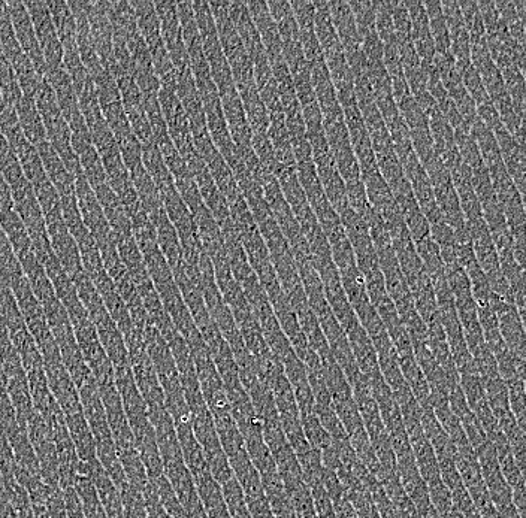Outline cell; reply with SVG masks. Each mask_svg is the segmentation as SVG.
<instances>
[{
    "label": "cell",
    "instance_id": "cell-18",
    "mask_svg": "<svg viewBox=\"0 0 526 518\" xmlns=\"http://www.w3.org/2000/svg\"><path fill=\"white\" fill-rule=\"evenodd\" d=\"M301 426L302 430H304L305 438H307L308 444H310L311 447L316 448L320 453L325 451L326 448L331 447V436L323 429L314 411L313 413L301 414Z\"/></svg>",
    "mask_w": 526,
    "mask_h": 518
},
{
    "label": "cell",
    "instance_id": "cell-4",
    "mask_svg": "<svg viewBox=\"0 0 526 518\" xmlns=\"http://www.w3.org/2000/svg\"><path fill=\"white\" fill-rule=\"evenodd\" d=\"M6 6H8L9 15H11L12 26H14L18 44L21 45L24 53L27 54L30 62L35 66L36 72L44 78V54H42L41 45H39L38 38H36L32 18H30L29 11H27L26 3L23 0H8Z\"/></svg>",
    "mask_w": 526,
    "mask_h": 518
},
{
    "label": "cell",
    "instance_id": "cell-6",
    "mask_svg": "<svg viewBox=\"0 0 526 518\" xmlns=\"http://www.w3.org/2000/svg\"><path fill=\"white\" fill-rule=\"evenodd\" d=\"M87 18H89L90 36H92L96 53L108 66L114 48L113 27L108 17V2L104 0L87 2Z\"/></svg>",
    "mask_w": 526,
    "mask_h": 518
},
{
    "label": "cell",
    "instance_id": "cell-10",
    "mask_svg": "<svg viewBox=\"0 0 526 518\" xmlns=\"http://www.w3.org/2000/svg\"><path fill=\"white\" fill-rule=\"evenodd\" d=\"M331 9L332 23H334L335 32L338 39L343 45L344 53L352 54L362 50V39L356 26L355 15L350 9L349 2L344 0H332L329 2Z\"/></svg>",
    "mask_w": 526,
    "mask_h": 518
},
{
    "label": "cell",
    "instance_id": "cell-12",
    "mask_svg": "<svg viewBox=\"0 0 526 518\" xmlns=\"http://www.w3.org/2000/svg\"><path fill=\"white\" fill-rule=\"evenodd\" d=\"M15 112H17L18 124L23 130L24 136L35 147L41 142L47 141L44 123H42L41 114H39L35 99L32 96H21L20 101L15 105Z\"/></svg>",
    "mask_w": 526,
    "mask_h": 518
},
{
    "label": "cell",
    "instance_id": "cell-20",
    "mask_svg": "<svg viewBox=\"0 0 526 518\" xmlns=\"http://www.w3.org/2000/svg\"><path fill=\"white\" fill-rule=\"evenodd\" d=\"M350 9L355 15L356 26H358L359 35H367V33L376 30V6L374 0H350Z\"/></svg>",
    "mask_w": 526,
    "mask_h": 518
},
{
    "label": "cell",
    "instance_id": "cell-13",
    "mask_svg": "<svg viewBox=\"0 0 526 518\" xmlns=\"http://www.w3.org/2000/svg\"><path fill=\"white\" fill-rule=\"evenodd\" d=\"M47 5L62 47L77 44V21H75L74 12L69 8L68 2L48 0Z\"/></svg>",
    "mask_w": 526,
    "mask_h": 518
},
{
    "label": "cell",
    "instance_id": "cell-5",
    "mask_svg": "<svg viewBox=\"0 0 526 518\" xmlns=\"http://www.w3.org/2000/svg\"><path fill=\"white\" fill-rule=\"evenodd\" d=\"M247 6H249V12L252 15L256 29H258L259 36H261L269 65L281 62V60H284L283 42H281L277 24H275L274 18L271 17V12H269L268 3L253 0V2H247Z\"/></svg>",
    "mask_w": 526,
    "mask_h": 518
},
{
    "label": "cell",
    "instance_id": "cell-14",
    "mask_svg": "<svg viewBox=\"0 0 526 518\" xmlns=\"http://www.w3.org/2000/svg\"><path fill=\"white\" fill-rule=\"evenodd\" d=\"M471 136L479 148L480 156H482L483 163L486 168L492 169L495 166L503 165V157H501L500 145H498L497 138L494 132L489 127H486L482 121L477 118L470 127Z\"/></svg>",
    "mask_w": 526,
    "mask_h": 518
},
{
    "label": "cell",
    "instance_id": "cell-11",
    "mask_svg": "<svg viewBox=\"0 0 526 518\" xmlns=\"http://www.w3.org/2000/svg\"><path fill=\"white\" fill-rule=\"evenodd\" d=\"M95 193L116 239L132 235L131 218H129L128 212H126L113 189L108 186V183L95 189Z\"/></svg>",
    "mask_w": 526,
    "mask_h": 518
},
{
    "label": "cell",
    "instance_id": "cell-8",
    "mask_svg": "<svg viewBox=\"0 0 526 518\" xmlns=\"http://www.w3.org/2000/svg\"><path fill=\"white\" fill-rule=\"evenodd\" d=\"M494 135L500 145L504 168L525 198V147L519 145L504 126L495 130Z\"/></svg>",
    "mask_w": 526,
    "mask_h": 518
},
{
    "label": "cell",
    "instance_id": "cell-19",
    "mask_svg": "<svg viewBox=\"0 0 526 518\" xmlns=\"http://www.w3.org/2000/svg\"><path fill=\"white\" fill-rule=\"evenodd\" d=\"M376 6V32L383 44L396 41L392 0H374Z\"/></svg>",
    "mask_w": 526,
    "mask_h": 518
},
{
    "label": "cell",
    "instance_id": "cell-17",
    "mask_svg": "<svg viewBox=\"0 0 526 518\" xmlns=\"http://www.w3.org/2000/svg\"><path fill=\"white\" fill-rule=\"evenodd\" d=\"M23 277L24 272L23 268H21L20 260H18L11 242L8 241L5 232L0 227V278L9 287H12Z\"/></svg>",
    "mask_w": 526,
    "mask_h": 518
},
{
    "label": "cell",
    "instance_id": "cell-16",
    "mask_svg": "<svg viewBox=\"0 0 526 518\" xmlns=\"http://www.w3.org/2000/svg\"><path fill=\"white\" fill-rule=\"evenodd\" d=\"M268 3L271 17L277 24L278 33H280L281 42L299 41V29L296 24L295 15H293L290 2L284 0H271Z\"/></svg>",
    "mask_w": 526,
    "mask_h": 518
},
{
    "label": "cell",
    "instance_id": "cell-7",
    "mask_svg": "<svg viewBox=\"0 0 526 518\" xmlns=\"http://www.w3.org/2000/svg\"><path fill=\"white\" fill-rule=\"evenodd\" d=\"M404 3L408 17H410L411 38H413L414 48H416L420 63L432 62L435 56V45L431 29H429L425 5L420 0H407Z\"/></svg>",
    "mask_w": 526,
    "mask_h": 518
},
{
    "label": "cell",
    "instance_id": "cell-15",
    "mask_svg": "<svg viewBox=\"0 0 526 518\" xmlns=\"http://www.w3.org/2000/svg\"><path fill=\"white\" fill-rule=\"evenodd\" d=\"M428 15L429 29L434 39L435 53H450V35L447 29L446 18L440 0H425L423 2Z\"/></svg>",
    "mask_w": 526,
    "mask_h": 518
},
{
    "label": "cell",
    "instance_id": "cell-21",
    "mask_svg": "<svg viewBox=\"0 0 526 518\" xmlns=\"http://www.w3.org/2000/svg\"><path fill=\"white\" fill-rule=\"evenodd\" d=\"M507 392H509L510 410L515 415L519 427L525 430V380L524 378H515V380L506 383Z\"/></svg>",
    "mask_w": 526,
    "mask_h": 518
},
{
    "label": "cell",
    "instance_id": "cell-3",
    "mask_svg": "<svg viewBox=\"0 0 526 518\" xmlns=\"http://www.w3.org/2000/svg\"><path fill=\"white\" fill-rule=\"evenodd\" d=\"M154 8L159 15L162 39L175 71L180 72L190 68L189 54L184 45L180 17H178L177 2L159 0V2H154Z\"/></svg>",
    "mask_w": 526,
    "mask_h": 518
},
{
    "label": "cell",
    "instance_id": "cell-9",
    "mask_svg": "<svg viewBox=\"0 0 526 518\" xmlns=\"http://www.w3.org/2000/svg\"><path fill=\"white\" fill-rule=\"evenodd\" d=\"M36 150H38L42 165H44L45 172H47L51 184L56 189L59 199L75 196V177L68 171L59 154L51 147L50 142H41V144L36 145Z\"/></svg>",
    "mask_w": 526,
    "mask_h": 518
},
{
    "label": "cell",
    "instance_id": "cell-23",
    "mask_svg": "<svg viewBox=\"0 0 526 518\" xmlns=\"http://www.w3.org/2000/svg\"><path fill=\"white\" fill-rule=\"evenodd\" d=\"M459 74L462 75L465 90H467L468 95L473 98L477 106L491 102L488 92H486L485 86H483L482 78H480L479 72L476 71L473 65L468 66L467 69L459 72Z\"/></svg>",
    "mask_w": 526,
    "mask_h": 518
},
{
    "label": "cell",
    "instance_id": "cell-1",
    "mask_svg": "<svg viewBox=\"0 0 526 518\" xmlns=\"http://www.w3.org/2000/svg\"><path fill=\"white\" fill-rule=\"evenodd\" d=\"M75 195H77L78 209H80L84 226L92 233L99 251L117 245L116 236L105 217L104 209L99 204L98 196L83 174L75 178Z\"/></svg>",
    "mask_w": 526,
    "mask_h": 518
},
{
    "label": "cell",
    "instance_id": "cell-2",
    "mask_svg": "<svg viewBox=\"0 0 526 518\" xmlns=\"http://www.w3.org/2000/svg\"><path fill=\"white\" fill-rule=\"evenodd\" d=\"M26 8L32 18L36 38L41 45L45 59V71L59 68L63 65V47L57 36L56 26L50 9L44 0H26Z\"/></svg>",
    "mask_w": 526,
    "mask_h": 518
},
{
    "label": "cell",
    "instance_id": "cell-22",
    "mask_svg": "<svg viewBox=\"0 0 526 518\" xmlns=\"http://www.w3.org/2000/svg\"><path fill=\"white\" fill-rule=\"evenodd\" d=\"M429 501L431 508L441 517L446 516L453 508L452 492L447 489L443 481L438 480L428 484Z\"/></svg>",
    "mask_w": 526,
    "mask_h": 518
}]
</instances>
